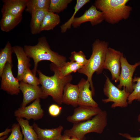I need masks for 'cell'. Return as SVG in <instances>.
I'll return each mask as SVG.
<instances>
[{
    "instance_id": "obj_1",
    "label": "cell",
    "mask_w": 140,
    "mask_h": 140,
    "mask_svg": "<svg viewBox=\"0 0 140 140\" xmlns=\"http://www.w3.org/2000/svg\"><path fill=\"white\" fill-rule=\"evenodd\" d=\"M24 49L27 56L33 59L34 67L32 71L35 75L38 63L43 60L49 61L58 68L66 62V57L52 50L46 38L44 36L38 38L37 44L34 46L25 45Z\"/></svg>"
},
{
    "instance_id": "obj_2",
    "label": "cell",
    "mask_w": 140,
    "mask_h": 140,
    "mask_svg": "<svg viewBox=\"0 0 140 140\" xmlns=\"http://www.w3.org/2000/svg\"><path fill=\"white\" fill-rule=\"evenodd\" d=\"M50 67L51 70L54 73V75L51 76H46L40 70H37L41 85V87L46 98L50 96L57 103L61 104L62 103L64 88L66 84L70 83L72 80V76L70 74L61 78L59 76L58 67L52 63L50 65Z\"/></svg>"
},
{
    "instance_id": "obj_3",
    "label": "cell",
    "mask_w": 140,
    "mask_h": 140,
    "mask_svg": "<svg viewBox=\"0 0 140 140\" xmlns=\"http://www.w3.org/2000/svg\"><path fill=\"white\" fill-rule=\"evenodd\" d=\"M108 43L104 40L97 39L92 45V53L87 64L78 72L85 75L87 80L89 82L93 95L95 94V89L92 80L94 73L97 74L102 72L107 51L108 48Z\"/></svg>"
},
{
    "instance_id": "obj_4",
    "label": "cell",
    "mask_w": 140,
    "mask_h": 140,
    "mask_svg": "<svg viewBox=\"0 0 140 140\" xmlns=\"http://www.w3.org/2000/svg\"><path fill=\"white\" fill-rule=\"evenodd\" d=\"M129 0H97L94 5L103 14L104 20L112 24L129 18L132 8L127 5Z\"/></svg>"
},
{
    "instance_id": "obj_5",
    "label": "cell",
    "mask_w": 140,
    "mask_h": 140,
    "mask_svg": "<svg viewBox=\"0 0 140 140\" xmlns=\"http://www.w3.org/2000/svg\"><path fill=\"white\" fill-rule=\"evenodd\" d=\"M107 113L102 111L92 119L74 124L71 128L65 130L64 134L85 140V136L88 133H102L107 125Z\"/></svg>"
},
{
    "instance_id": "obj_6",
    "label": "cell",
    "mask_w": 140,
    "mask_h": 140,
    "mask_svg": "<svg viewBox=\"0 0 140 140\" xmlns=\"http://www.w3.org/2000/svg\"><path fill=\"white\" fill-rule=\"evenodd\" d=\"M106 80L103 89V93L108 98L102 99V101L107 103L112 102L111 108L116 107L125 108L128 106V98L130 93L127 92L125 87L123 90L119 89L111 81L109 78L105 75Z\"/></svg>"
},
{
    "instance_id": "obj_7",
    "label": "cell",
    "mask_w": 140,
    "mask_h": 140,
    "mask_svg": "<svg viewBox=\"0 0 140 140\" xmlns=\"http://www.w3.org/2000/svg\"><path fill=\"white\" fill-rule=\"evenodd\" d=\"M121 71L119 78V83L117 87L121 89L125 87L126 91L131 93L132 88L133 76L136 68L140 65V61L132 65L128 62L122 53L121 58Z\"/></svg>"
},
{
    "instance_id": "obj_8",
    "label": "cell",
    "mask_w": 140,
    "mask_h": 140,
    "mask_svg": "<svg viewBox=\"0 0 140 140\" xmlns=\"http://www.w3.org/2000/svg\"><path fill=\"white\" fill-rule=\"evenodd\" d=\"M122 53L109 47L106 54L103 69L110 72L111 79L115 83L119 81L121 71V58Z\"/></svg>"
},
{
    "instance_id": "obj_9",
    "label": "cell",
    "mask_w": 140,
    "mask_h": 140,
    "mask_svg": "<svg viewBox=\"0 0 140 140\" xmlns=\"http://www.w3.org/2000/svg\"><path fill=\"white\" fill-rule=\"evenodd\" d=\"M12 64L7 62L0 76L1 89L11 95H17L20 93V83L15 78L12 71Z\"/></svg>"
},
{
    "instance_id": "obj_10",
    "label": "cell",
    "mask_w": 140,
    "mask_h": 140,
    "mask_svg": "<svg viewBox=\"0 0 140 140\" xmlns=\"http://www.w3.org/2000/svg\"><path fill=\"white\" fill-rule=\"evenodd\" d=\"M104 20L103 13L98 10L94 5H92L82 16L75 17L72 25L74 28H76L83 23L90 22L92 26H94L101 23Z\"/></svg>"
},
{
    "instance_id": "obj_11",
    "label": "cell",
    "mask_w": 140,
    "mask_h": 140,
    "mask_svg": "<svg viewBox=\"0 0 140 140\" xmlns=\"http://www.w3.org/2000/svg\"><path fill=\"white\" fill-rule=\"evenodd\" d=\"M44 111L40 103V99L35 100L33 102L28 106L19 108L14 113L16 117L25 118L29 120L40 119L44 115Z\"/></svg>"
},
{
    "instance_id": "obj_12",
    "label": "cell",
    "mask_w": 140,
    "mask_h": 140,
    "mask_svg": "<svg viewBox=\"0 0 140 140\" xmlns=\"http://www.w3.org/2000/svg\"><path fill=\"white\" fill-rule=\"evenodd\" d=\"M102 111L99 107L79 106L74 109L72 115L68 116L67 119L70 122L76 124L90 120Z\"/></svg>"
},
{
    "instance_id": "obj_13",
    "label": "cell",
    "mask_w": 140,
    "mask_h": 140,
    "mask_svg": "<svg viewBox=\"0 0 140 140\" xmlns=\"http://www.w3.org/2000/svg\"><path fill=\"white\" fill-rule=\"evenodd\" d=\"M20 82L19 89L23 95V100L21 105V107L26 106L28 103L37 99L46 98L41 87L38 86L30 85L22 81Z\"/></svg>"
},
{
    "instance_id": "obj_14",
    "label": "cell",
    "mask_w": 140,
    "mask_h": 140,
    "mask_svg": "<svg viewBox=\"0 0 140 140\" xmlns=\"http://www.w3.org/2000/svg\"><path fill=\"white\" fill-rule=\"evenodd\" d=\"M78 85L79 88L78 106L98 107V103L92 98L93 93L90 89V85L89 81L82 78Z\"/></svg>"
},
{
    "instance_id": "obj_15",
    "label": "cell",
    "mask_w": 140,
    "mask_h": 140,
    "mask_svg": "<svg viewBox=\"0 0 140 140\" xmlns=\"http://www.w3.org/2000/svg\"><path fill=\"white\" fill-rule=\"evenodd\" d=\"M13 49L18 61L17 78L21 81L25 71L27 69L30 68L31 66L30 58L27 55L24 48L21 46L16 45L13 47Z\"/></svg>"
},
{
    "instance_id": "obj_16",
    "label": "cell",
    "mask_w": 140,
    "mask_h": 140,
    "mask_svg": "<svg viewBox=\"0 0 140 140\" xmlns=\"http://www.w3.org/2000/svg\"><path fill=\"white\" fill-rule=\"evenodd\" d=\"M27 0H3L2 14L9 13L15 16L22 15L25 9Z\"/></svg>"
},
{
    "instance_id": "obj_17",
    "label": "cell",
    "mask_w": 140,
    "mask_h": 140,
    "mask_svg": "<svg viewBox=\"0 0 140 140\" xmlns=\"http://www.w3.org/2000/svg\"><path fill=\"white\" fill-rule=\"evenodd\" d=\"M79 88L78 84L74 85L70 83L65 86L62 96V103L71 105L74 107L78 106Z\"/></svg>"
},
{
    "instance_id": "obj_18",
    "label": "cell",
    "mask_w": 140,
    "mask_h": 140,
    "mask_svg": "<svg viewBox=\"0 0 140 140\" xmlns=\"http://www.w3.org/2000/svg\"><path fill=\"white\" fill-rule=\"evenodd\" d=\"M32 126L37 135L38 140H56L62 135L63 127L61 125L51 129H42L35 123Z\"/></svg>"
},
{
    "instance_id": "obj_19",
    "label": "cell",
    "mask_w": 140,
    "mask_h": 140,
    "mask_svg": "<svg viewBox=\"0 0 140 140\" xmlns=\"http://www.w3.org/2000/svg\"><path fill=\"white\" fill-rule=\"evenodd\" d=\"M0 22L1 30L8 32L14 28L21 22L22 19V15L15 16L9 13L2 14Z\"/></svg>"
},
{
    "instance_id": "obj_20",
    "label": "cell",
    "mask_w": 140,
    "mask_h": 140,
    "mask_svg": "<svg viewBox=\"0 0 140 140\" xmlns=\"http://www.w3.org/2000/svg\"><path fill=\"white\" fill-rule=\"evenodd\" d=\"M48 11V10H39L33 12L31 14L30 27L32 34H39L41 32L40 28L43 21Z\"/></svg>"
},
{
    "instance_id": "obj_21",
    "label": "cell",
    "mask_w": 140,
    "mask_h": 140,
    "mask_svg": "<svg viewBox=\"0 0 140 140\" xmlns=\"http://www.w3.org/2000/svg\"><path fill=\"white\" fill-rule=\"evenodd\" d=\"M16 119L22 129L23 140H38L37 133L33 126L30 125L28 120L20 117H16Z\"/></svg>"
},
{
    "instance_id": "obj_22",
    "label": "cell",
    "mask_w": 140,
    "mask_h": 140,
    "mask_svg": "<svg viewBox=\"0 0 140 140\" xmlns=\"http://www.w3.org/2000/svg\"><path fill=\"white\" fill-rule=\"evenodd\" d=\"M60 22V16L57 14L48 11L45 16L40 28V31L53 30Z\"/></svg>"
},
{
    "instance_id": "obj_23",
    "label": "cell",
    "mask_w": 140,
    "mask_h": 140,
    "mask_svg": "<svg viewBox=\"0 0 140 140\" xmlns=\"http://www.w3.org/2000/svg\"><path fill=\"white\" fill-rule=\"evenodd\" d=\"M13 53V47L9 41L4 48L0 51V76L1 75L6 63L12 64V54Z\"/></svg>"
},
{
    "instance_id": "obj_24",
    "label": "cell",
    "mask_w": 140,
    "mask_h": 140,
    "mask_svg": "<svg viewBox=\"0 0 140 140\" xmlns=\"http://www.w3.org/2000/svg\"><path fill=\"white\" fill-rule=\"evenodd\" d=\"M50 0H27L25 11L31 14L41 10H48Z\"/></svg>"
},
{
    "instance_id": "obj_25",
    "label": "cell",
    "mask_w": 140,
    "mask_h": 140,
    "mask_svg": "<svg viewBox=\"0 0 140 140\" xmlns=\"http://www.w3.org/2000/svg\"><path fill=\"white\" fill-rule=\"evenodd\" d=\"M83 65L76 62L70 61L66 62L62 67H58L59 77L61 78L70 74L72 72L78 71L82 68Z\"/></svg>"
},
{
    "instance_id": "obj_26",
    "label": "cell",
    "mask_w": 140,
    "mask_h": 140,
    "mask_svg": "<svg viewBox=\"0 0 140 140\" xmlns=\"http://www.w3.org/2000/svg\"><path fill=\"white\" fill-rule=\"evenodd\" d=\"M72 0H50L48 11L53 12L59 13L64 11Z\"/></svg>"
},
{
    "instance_id": "obj_27",
    "label": "cell",
    "mask_w": 140,
    "mask_h": 140,
    "mask_svg": "<svg viewBox=\"0 0 140 140\" xmlns=\"http://www.w3.org/2000/svg\"><path fill=\"white\" fill-rule=\"evenodd\" d=\"M89 0H77L74 8V12L71 18L64 24L61 26V32L64 33L71 28L72 22L75 18V16L79 10L84 5L89 2Z\"/></svg>"
},
{
    "instance_id": "obj_28",
    "label": "cell",
    "mask_w": 140,
    "mask_h": 140,
    "mask_svg": "<svg viewBox=\"0 0 140 140\" xmlns=\"http://www.w3.org/2000/svg\"><path fill=\"white\" fill-rule=\"evenodd\" d=\"M133 91L127 100L128 104H131L134 100L140 102V77H135L132 79Z\"/></svg>"
},
{
    "instance_id": "obj_29",
    "label": "cell",
    "mask_w": 140,
    "mask_h": 140,
    "mask_svg": "<svg viewBox=\"0 0 140 140\" xmlns=\"http://www.w3.org/2000/svg\"><path fill=\"white\" fill-rule=\"evenodd\" d=\"M22 81L34 86H38L40 84L39 78L36 77L30 68L27 69L25 71Z\"/></svg>"
},
{
    "instance_id": "obj_30",
    "label": "cell",
    "mask_w": 140,
    "mask_h": 140,
    "mask_svg": "<svg viewBox=\"0 0 140 140\" xmlns=\"http://www.w3.org/2000/svg\"><path fill=\"white\" fill-rule=\"evenodd\" d=\"M71 61L76 62L84 66L88 63V60L87 59L84 53L81 51L78 52L73 51L69 58Z\"/></svg>"
},
{
    "instance_id": "obj_31",
    "label": "cell",
    "mask_w": 140,
    "mask_h": 140,
    "mask_svg": "<svg viewBox=\"0 0 140 140\" xmlns=\"http://www.w3.org/2000/svg\"><path fill=\"white\" fill-rule=\"evenodd\" d=\"M20 127L18 123L13 124L11 128V134L5 140H23V135Z\"/></svg>"
},
{
    "instance_id": "obj_32",
    "label": "cell",
    "mask_w": 140,
    "mask_h": 140,
    "mask_svg": "<svg viewBox=\"0 0 140 140\" xmlns=\"http://www.w3.org/2000/svg\"><path fill=\"white\" fill-rule=\"evenodd\" d=\"M62 109V107L56 104L51 105L48 108V112L51 116L56 117L60 114Z\"/></svg>"
},
{
    "instance_id": "obj_33",
    "label": "cell",
    "mask_w": 140,
    "mask_h": 140,
    "mask_svg": "<svg viewBox=\"0 0 140 140\" xmlns=\"http://www.w3.org/2000/svg\"><path fill=\"white\" fill-rule=\"evenodd\" d=\"M139 130L140 131V129ZM119 134L130 140H140V136L137 137H132L129 134L127 133H119Z\"/></svg>"
},
{
    "instance_id": "obj_34",
    "label": "cell",
    "mask_w": 140,
    "mask_h": 140,
    "mask_svg": "<svg viewBox=\"0 0 140 140\" xmlns=\"http://www.w3.org/2000/svg\"><path fill=\"white\" fill-rule=\"evenodd\" d=\"M56 140H71V137L64 134Z\"/></svg>"
},
{
    "instance_id": "obj_35",
    "label": "cell",
    "mask_w": 140,
    "mask_h": 140,
    "mask_svg": "<svg viewBox=\"0 0 140 140\" xmlns=\"http://www.w3.org/2000/svg\"><path fill=\"white\" fill-rule=\"evenodd\" d=\"M11 132V129L6 128L4 131L0 133V137H1L2 136L8 135V134Z\"/></svg>"
},
{
    "instance_id": "obj_36",
    "label": "cell",
    "mask_w": 140,
    "mask_h": 140,
    "mask_svg": "<svg viewBox=\"0 0 140 140\" xmlns=\"http://www.w3.org/2000/svg\"><path fill=\"white\" fill-rule=\"evenodd\" d=\"M8 138V135L2 136L0 138V140H5Z\"/></svg>"
},
{
    "instance_id": "obj_37",
    "label": "cell",
    "mask_w": 140,
    "mask_h": 140,
    "mask_svg": "<svg viewBox=\"0 0 140 140\" xmlns=\"http://www.w3.org/2000/svg\"><path fill=\"white\" fill-rule=\"evenodd\" d=\"M71 140H80L77 137H71Z\"/></svg>"
},
{
    "instance_id": "obj_38",
    "label": "cell",
    "mask_w": 140,
    "mask_h": 140,
    "mask_svg": "<svg viewBox=\"0 0 140 140\" xmlns=\"http://www.w3.org/2000/svg\"><path fill=\"white\" fill-rule=\"evenodd\" d=\"M137 121L138 122H140V114L138 116Z\"/></svg>"
}]
</instances>
